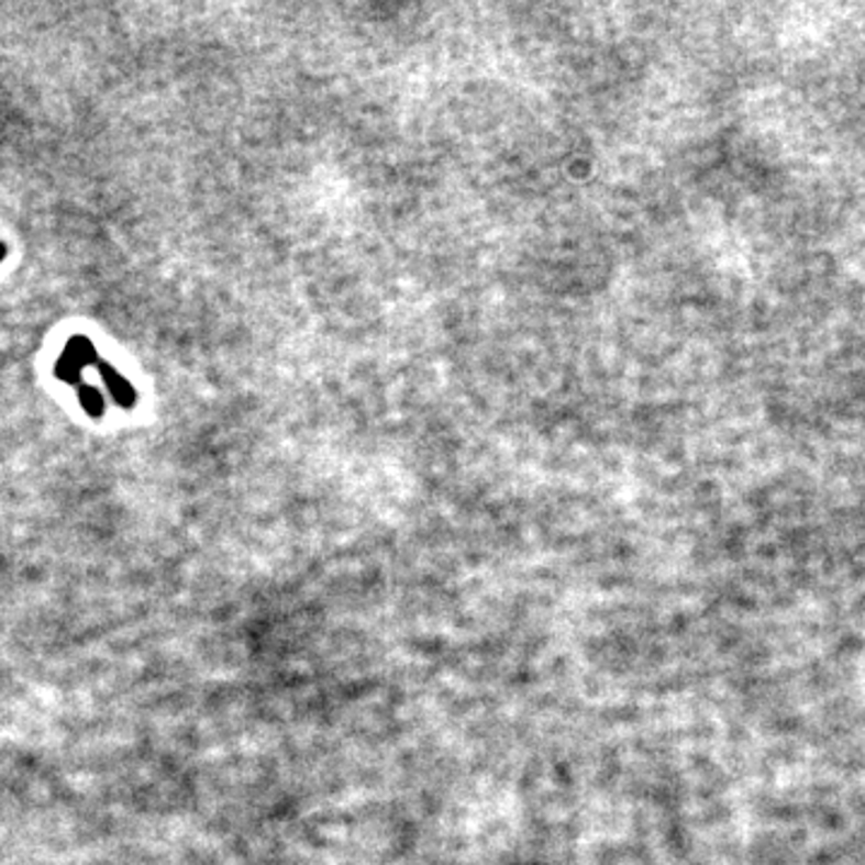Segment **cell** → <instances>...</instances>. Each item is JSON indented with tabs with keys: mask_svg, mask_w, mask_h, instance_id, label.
<instances>
[{
	"mask_svg": "<svg viewBox=\"0 0 865 865\" xmlns=\"http://www.w3.org/2000/svg\"><path fill=\"white\" fill-rule=\"evenodd\" d=\"M97 368H99V373H101V380L107 382L111 397L115 399V404L123 407V409H133V407L137 404V392H135V387H133L131 382H127L119 370H115V366L107 364V361H99Z\"/></svg>",
	"mask_w": 865,
	"mask_h": 865,
	"instance_id": "cell-1",
	"label": "cell"
},
{
	"mask_svg": "<svg viewBox=\"0 0 865 865\" xmlns=\"http://www.w3.org/2000/svg\"><path fill=\"white\" fill-rule=\"evenodd\" d=\"M75 387H77V397H80V404H82V409L87 411V414L92 417V419L104 417V411H107L104 395H101L97 387L87 385L85 380H80Z\"/></svg>",
	"mask_w": 865,
	"mask_h": 865,
	"instance_id": "cell-2",
	"label": "cell"
},
{
	"mask_svg": "<svg viewBox=\"0 0 865 865\" xmlns=\"http://www.w3.org/2000/svg\"><path fill=\"white\" fill-rule=\"evenodd\" d=\"M63 354L77 358L82 366H97L99 361H101L95 344L89 342L87 337H82V334H75V337H70L68 344H66V352H63Z\"/></svg>",
	"mask_w": 865,
	"mask_h": 865,
	"instance_id": "cell-3",
	"label": "cell"
},
{
	"mask_svg": "<svg viewBox=\"0 0 865 865\" xmlns=\"http://www.w3.org/2000/svg\"><path fill=\"white\" fill-rule=\"evenodd\" d=\"M56 376L60 378V380H66V382H70V385H77L80 382L82 378V370H85V366L80 364V361L77 358H73V356H68V354H63L58 361H56Z\"/></svg>",
	"mask_w": 865,
	"mask_h": 865,
	"instance_id": "cell-4",
	"label": "cell"
},
{
	"mask_svg": "<svg viewBox=\"0 0 865 865\" xmlns=\"http://www.w3.org/2000/svg\"><path fill=\"white\" fill-rule=\"evenodd\" d=\"M5 255H8V245H5L3 241H0V263L5 260Z\"/></svg>",
	"mask_w": 865,
	"mask_h": 865,
	"instance_id": "cell-5",
	"label": "cell"
}]
</instances>
